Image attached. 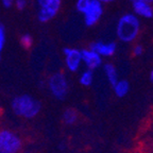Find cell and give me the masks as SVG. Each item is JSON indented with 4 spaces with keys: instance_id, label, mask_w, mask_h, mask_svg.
<instances>
[{
    "instance_id": "15",
    "label": "cell",
    "mask_w": 153,
    "mask_h": 153,
    "mask_svg": "<svg viewBox=\"0 0 153 153\" xmlns=\"http://www.w3.org/2000/svg\"><path fill=\"white\" fill-rule=\"evenodd\" d=\"M5 41H7V35H5V29L1 22H0V60H1V54L4 49Z\"/></svg>"
},
{
    "instance_id": "3",
    "label": "cell",
    "mask_w": 153,
    "mask_h": 153,
    "mask_svg": "<svg viewBox=\"0 0 153 153\" xmlns=\"http://www.w3.org/2000/svg\"><path fill=\"white\" fill-rule=\"evenodd\" d=\"M47 86L51 95L57 100H63L68 95L69 84H68L67 76L62 71H57L51 74L48 78Z\"/></svg>"
},
{
    "instance_id": "9",
    "label": "cell",
    "mask_w": 153,
    "mask_h": 153,
    "mask_svg": "<svg viewBox=\"0 0 153 153\" xmlns=\"http://www.w3.org/2000/svg\"><path fill=\"white\" fill-rule=\"evenodd\" d=\"M89 49L95 51L96 53H98L101 57H110L113 56L116 52L117 49V45L114 42H110V43H104V42H94L89 45Z\"/></svg>"
},
{
    "instance_id": "16",
    "label": "cell",
    "mask_w": 153,
    "mask_h": 153,
    "mask_svg": "<svg viewBox=\"0 0 153 153\" xmlns=\"http://www.w3.org/2000/svg\"><path fill=\"white\" fill-rule=\"evenodd\" d=\"M20 44L22 45V47H25L26 49H29V48H31L32 45H33V37L28 33L24 34L20 37Z\"/></svg>"
},
{
    "instance_id": "10",
    "label": "cell",
    "mask_w": 153,
    "mask_h": 153,
    "mask_svg": "<svg viewBox=\"0 0 153 153\" xmlns=\"http://www.w3.org/2000/svg\"><path fill=\"white\" fill-rule=\"evenodd\" d=\"M133 11L134 15H136L137 17H143V18H152L153 17L152 5L146 1H143V0L134 1Z\"/></svg>"
},
{
    "instance_id": "18",
    "label": "cell",
    "mask_w": 153,
    "mask_h": 153,
    "mask_svg": "<svg viewBox=\"0 0 153 153\" xmlns=\"http://www.w3.org/2000/svg\"><path fill=\"white\" fill-rule=\"evenodd\" d=\"M14 7H16L18 11H22V10H25L27 7V0H15Z\"/></svg>"
},
{
    "instance_id": "23",
    "label": "cell",
    "mask_w": 153,
    "mask_h": 153,
    "mask_svg": "<svg viewBox=\"0 0 153 153\" xmlns=\"http://www.w3.org/2000/svg\"><path fill=\"white\" fill-rule=\"evenodd\" d=\"M132 2H134V1H139V0H131ZM143 1H146V2H148V3H152L153 2V0H143Z\"/></svg>"
},
{
    "instance_id": "25",
    "label": "cell",
    "mask_w": 153,
    "mask_h": 153,
    "mask_svg": "<svg viewBox=\"0 0 153 153\" xmlns=\"http://www.w3.org/2000/svg\"><path fill=\"white\" fill-rule=\"evenodd\" d=\"M150 80H151V82L153 83V69L151 70V72H150Z\"/></svg>"
},
{
    "instance_id": "20",
    "label": "cell",
    "mask_w": 153,
    "mask_h": 153,
    "mask_svg": "<svg viewBox=\"0 0 153 153\" xmlns=\"http://www.w3.org/2000/svg\"><path fill=\"white\" fill-rule=\"evenodd\" d=\"M14 1L15 0H1V3L5 9H10L14 5Z\"/></svg>"
},
{
    "instance_id": "21",
    "label": "cell",
    "mask_w": 153,
    "mask_h": 153,
    "mask_svg": "<svg viewBox=\"0 0 153 153\" xmlns=\"http://www.w3.org/2000/svg\"><path fill=\"white\" fill-rule=\"evenodd\" d=\"M52 1H53V0H37V3L39 4V7H44V5L52 2Z\"/></svg>"
},
{
    "instance_id": "22",
    "label": "cell",
    "mask_w": 153,
    "mask_h": 153,
    "mask_svg": "<svg viewBox=\"0 0 153 153\" xmlns=\"http://www.w3.org/2000/svg\"><path fill=\"white\" fill-rule=\"evenodd\" d=\"M97 1H99L100 3H102V4H104V3H111V2H114L115 0H97Z\"/></svg>"
},
{
    "instance_id": "12",
    "label": "cell",
    "mask_w": 153,
    "mask_h": 153,
    "mask_svg": "<svg viewBox=\"0 0 153 153\" xmlns=\"http://www.w3.org/2000/svg\"><path fill=\"white\" fill-rule=\"evenodd\" d=\"M115 95L118 98H123L130 91V83L127 80H118V82L113 86Z\"/></svg>"
},
{
    "instance_id": "11",
    "label": "cell",
    "mask_w": 153,
    "mask_h": 153,
    "mask_svg": "<svg viewBox=\"0 0 153 153\" xmlns=\"http://www.w3.org/2000/svg\"><path fill=\"white\" fill-rule=\"evenodd\" d=\"M103 71H104L105 76L108 78V81L110 82V84L112 86H114L115 84L118 82V72L117 69H116V67L114 66L113 64L111 63H106L104 64L103 66Z\"/></svg>"
},
{
    "instance_id": "2",
    "label": "cell",
    "mask_w": 153,
    "mask_h": 153,
    "mask_svg": "<svg viewBox=\"0 0 153 153\" xmlns=\"http://www.w3.org/2000/svg\"><path fill=\"white\" fill-rule=\"evenodd\" d=\"M140 30V20L136 15L127 13L119 18L116 27V34L119 41L131 43L135 41Z\"/></svg>"
},
{
    "instance_id": "24",
    "label": "cell",
    "mask_w": 153,
    "mask_h": 153,
    "mask_svg": "<svg viewBox=\"0 0 153 153\" xmlns=\"http://www.w3.org/2000/svg\"><path fill=\"white\" fill-rule=\"evenodd\" d=\"M65 143H60V147H59V148L60 149H62V150H65V145H64Z\"/></svg>"
},
{
    "instance_id": "8",
    "label": "cell",
    "mask_w": 153,
    "mask_h": 153,
    "mask_svg": "<svg viewBox=\"0 0 153 153\" xmlns=\"http://www.w3.org/2000/svg\"><path fill=\"white\" fill-rule=\"evenodd\" d=\"M82 63L88 70H95L102 65V57L91 49H81Z\"/></svg>"
},
{
    "instance_id": "19",
    "label": "cell",
    "mask_w": 153,
    "mask_h": 153,
    "mask_svg": "<svg viewBox=\"0 0 153 153\" xmlns=\"http://www.w3.org/2000/svg\"><path fill=\"white\" fill-rule=\"evenodd\" d=\"M143 47L141 45H139V44H137V45L134 46L133 48V54L135 55V56H140L141 54H143Z\"/></svg>"
},
{
    "instance_id": "13",
    "label": "cell",
    "mask_w": 153,
    "mask_h": 153,
    "mask_svg": "<svg viewBox=\"0 0 153 153\" xmlns=\"http://www.w3.org/2000/svg\"><path fill=\"white\" fill-rule=\"evenodd\" d=\"M79 119V114L74 108H66L62 115V120L67 126H72Z\"/></svg>"
},
{
    "instance_id": "17",
    "label": "cell",
    "mask_w": 153,
    "mask_h": 153,
    "mask_svg": "<svg viewBox=\"0 0 153 153\" xmlns=\"http://www.w3.org/2000/svg\"><path fill=\"white\" fill-rule=\"evenodd\" d=\"M91 1V0H76V11L83 14V13L85 12V10L88 7Z\"/></svg>"
},
{
    "instance_id": "4",
    "label": "cell",
    "mask_w": 153,
    "mask_h": 153,
    "mask_svg": "<svg viewBox=\"0 0 153 153\" xmlns=\"http://www.w3.org/2000/svg\"><path fill=\"white\" fill-rule=\"evenodd\" d=\"M22 139L9 129H0V153H20Z\"/></svg>"
},
{
    "instance_id": "1",
    "label": "cell",
    "mask_w": 153,
    "mask_h": 153,
    "mask_svg": "<svg viewBox=\"0 0 153 153\" xmlns=\"http://www.w3.org/2000/svg\"><path fill=\"white\" fill-rule=\"evenodd\" d=\"M12 112L16 116L24 119H33L42 110V103L39 100L28 94L16 96L11 102Z\"/></svg>"
},
{
    "instance_id": "5",
    "label": "cell",
    "mask_w": 153,
    "mask_h": 153,
    "mask_svg": "<svg viewBox=\"0 0 153 153\" xmlns=\"http://www.w3.org/2000/svg\"><path fill=\"white\" fill-rule=\"evenodd\" d=\"M103 4L97 0H91L88 7L83 13L84 22L87 27H93L100 20L103 15Z\"/></svg>"
},
{
    "instance_id": "26",
    "label": "cell",
    "mask_w": 153,
    "mask_h": 153,
    "mask_svg": "<svg viewBox=\"0 0 153 153\" xmlns=\"http://www.w3.org/2000/svg\"><path fill=\"white\" fill-rule=\"evenodd\" d=\"M24 153H32V152H28V151H27V152H24Z\"/></svg>"
},
{
    "instance_id": "14",
    "label": "cell",
    "mask_w": 153,
    "mask_h": 153,
    "mask_svg": "<svg viewBox=\"0 0 153 153\" xmlns=\"http://www.w3.org/2000/svg\"><path fill=\"white\" fill-rule=\"evenodd\" d=\"M94 81V72L91 70L86 69L80 76L79 82L82 86H91Z\"/></svg>"
},
{
    "instance_id": "7",
    "label": "cell",
    "mask_w": 153,
    "mask_h": 153,
    "mask_svg": "<svg viewBox=\"0 0 153 153\" xmlns=\"http://www.w3.org/2000/svg\"><path fill=\"white\" fill-rule=\"evenodd\" d=\"M61 5H62V0H53L52 2L41 7L37 13V19L39 22H48L51 19H53L60 12Z\"/></svg>"
},
{
    "instance_id": "6",
    "label": "cell",
    "mask_w": 153,
    "mask_h": 153,
    "mask_svg": "<svg viewBox=\"0 0 153 153\" xmlns=\"http://www.w3.org/2000/svg\"><path fill=\"white\" fill-rule=\"evenodd\" d=\"M63 53H64V57H65L64 61L67 69L71 72L78 71L82 64L81 50L76 49V48L66 47L64 48Z\"/></svg>"
}]
</instances>
